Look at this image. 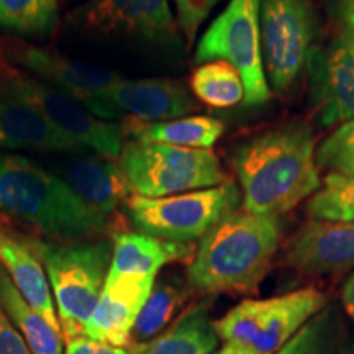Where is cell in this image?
I'll use <instances>...</instances> for the list:
<instances>
[{
    "mask_svg": "<svg viewBox=\"0 0 354 354\" xmlns=\"http://www.w3.org/2000/svg\"><path fill=\"white\" fill-rule=\"evenodd\" d=\"M0 149L74 151L82 148L55 130L24 102L0 91Z\"/></svg>",
    "mask_w": 354,
    "mask_h": 354,
    "instance_id": "cell-20",
    "label": "cell"
},
{
    "mask_svg": "<svg viewBox=\"0 0 354 354\" xmlns=\"http://www.w3.org/2000/svg\"><path fill=\"white\" fill-rule=\"evenodd\" d=\"M240 189L232 179L215 187L166 197L131 196L128 216L140 233L176 243L202 240L218 221L236 210Z\"/></svg>",
    "mask_w": 354,
    "mask_h": 354,
    "instance_id": "cell-7",
    "label": "cell"
},
{
    "mask_svg": "<svg viewBox=\"0 0 354 354\" xmlns=\"http://www.w3.org/2000/svg\"><path fill=\"white\" fill-rule=\"evenodd\" d=\"M284 264L304 276H331L353 269L354 221H307L287 245Z\"/></svg>",
    "mask_w": 354,
    "mask_h": 354,
    "instance_id": "cell-15",
    "label": "cell"
},
{
    "mask_svg": "<svg viewBox=\"0 0 354 354\" xmlns=\"http://www.w3.org/2000/svg\"><path fill=\"white\" fill-rule=\"evenodd\" d=\"M342 302L349 318H351L354 323V272L348 277V281L344 282L342 290Z\"/></svg>",
    "mask_w": 354,
    "mask_h": 354,
    "instance_id": "cell-35",
    "label": "cell"
},
{
    "mask_svg": "<svg viewBox=\"0 0 354 354\" xmlns=\"http://www.w3.org/2000/svg\"><path fill=\"white\" fill-rule=\"evenodd\" d=\"M310 92L325 128L354 118V51L339 38L312 50L307 61Z\"/></svg>",
    "mask_w": 354,
    "mask_h": 354,
    "instance_id": "cell-13",
    "label": "cell"
},
{
    "mask_svg": "<svg viewBox=\"0 0 354 354\" xmlns=\"http://www.w3.org/2000/svg\"><path fill=\"white\" fill-rule=\"evenodd\" d=\"M63 2H64V0H63Z\"/></svg>",
    "mask_w": 354,
    "mask_h": 354,
    "instance_id": "cell-37",
    "label": "cell"
},
{
    "mask_svg": "<svg viewBox=\"0 0 354 354\" xmlns=\"http://www.w3.org/2000/svg\"><path fill=\"white\" fill-rule=\"evenodd\" d=\"M325 304V295L312 287L266 299L263 315L238 354H277Z\"/></svg>",
    "mask_w": 354,
    "mask_h": 354,
    "instance_id": "cell-17",
    "label": "cell"
},
{
    "mask_svg": "<svg viewBox=\"0 0 354 354\" xmlns=\"http://www.w3.org/2000/svg\"><path fill=\"white\" fill-rule=\"evenodd\" d=\"M112 263L109 276H148L156 274L166 264L176 261H192L194 250L190 243H176L149 236L145 233L120 232L112 233Z\"/></svg>",
    "mask_w": 354,
    "mask_h": 354,
    "instance_id": "cell-18",
    "label": "cell"
},
{
    "mask_svg": "<svg viewBox=\"0 0 354 354\" xmlns=\"http://www.w3.org/2000/svg\"><path fill=\"white\" fill-rule=\"evenodd\" d=\"M318 169L326 176L354 179V118L339 125L315 151Z\"/></svg>",
    "mask_w": 354,
    "mask_h": 354,
    "instance_id": "cell-29",
    "label": "cell"
},
{
    "mask_svg": "<svg viewBox=\"0 0 354 354\" xmlns=\"http://www.w3.org/2000/svg\"><path fill=\"white\" fill-rule=\"evenodd\" d=\"M100 120L133 118L140 122H165L198 110V104L174 79H138L115 82L84 105Z\"/></svg>",
    "mask_w": 354,
    "mask_h": 354,
    "instance_id": "cell-12",
    "label": "cell"
},
{
    "mask_svg": "<svg viewBox=\"0 0 354 354\" xmlns=\"http://www.w3.org/2000/svg\"><path fill=\"white\" fill-rule=\"evenodd\" d=\"M325 313L313 317L277 354H322L325 343Z\"/></svg>",
    "mask_w": 354,
    "mask_h": 354,
    "instance_id": "cell-31",
    "label": "cell"
},
{
    "mask_svg": "<svg viewBox=\"0 0 354 354\" xmlns=\"http://www.w3.org/2000/svg\"><path fill=\"white\" fill-rule=\"evenodd\" d=\"M220 2L221 0H174L177 25L187 39L189 46L196 41V35L201 25Z\"/></svg>",
    "mask_w": 354,
    "mask_h": 354,
    "instance_id": "cell-30",
    "label": "cell"
},
{
    "mask_svg": "<svg viewBox=\"0 0 354 354\" xmlns=\"http://www.w3.org/2000/svg\"><path fill=\"white\" fill-rule=\"evenodd\" d=\"M0 59L59 88L82 107L99 92L123 79L117 71L82 63L53 48L13 37H0Z\"/></svg>",
    "mask_w": 354,
    "mask_h": 354,
    "instance_id": "cell-11",
    "label": "cell"
},
{
    "mask_svg": "<svg viewBox=\"0 0 354 354\" xmlns=\"http://www.w3.org/2000/svg\"><path fill=\"white\" fill-rule=\"evenodd\" d=\"M0 91L38 112L79 148L94 149L100 158L120 156L125 145L122 125L100 120L63 91L13 68L3 59H0Z\"/></svg>",
    "mask_w": 354,
    "mask_h": 354,
    "instance_id": "cell-6",
    "label": "cell"
},
{
    "mask_svg": "<svg viewBox=\"0 0 354 354\" xmlns=\"http://www.w3.org/2000/svg\"><path fill=\"white\" fill-rule=\"evenodd\" d=\"M214 322L209 318V305H194L183 313L169 330L159 335L145 354H214L218 348Z\"/></svg>",
    "mask_w": 354,
    "mask_h": 354,
    "instance_id": "cell-23",
    "label": "cell"
},
{
    "mask_svg": "<svg viewBox=\"0 0 354 354\" xmlns=\"http://www.w3.org/2000/svg\"><path fill=\"white\" fill-rule=\"evenodd\" d=\"M122 128L125 138L131 136L135 141L197 149H210L225 131L223 123L205 115H192L165 122H140L127 118Z\"/></svg>",
    "mask_w": 354,
    "mask_h": 354,
    "instance_id": "cell-21",
    "label": "cell"
},
{
    "mask_svg": "<svg viewBox=\"0 0 354 354\" xmlns=\"http://www.w3.org/2000/svg\"><path fill=\"white\" fill-rule=\"evenodd\" d=\"M266 308V300H245L220 320L214 322L218 339L223 342L230 354H238L253 335L261 315Z\"/></svg>",
    "mask_w": 354,
    "mask_h": 354,
    "instance_id": "cell-28",
    "label": "cell"
},
{
    "mask_svg": "<svg viewBox=\"0 0 354 354\" xmlns=\"http://www.w3.org/2000/svg\"><path fill=\"white\" fill-rule=\"evenodd\" d=\"M261 46L269 87L282 94L307 64L317 33L312 0H261Z\"/></svg>",
    "mask_w": 354,
    "mask_h": 354,
    "instance_id": "cell-9",
    "label": "cell"
},
{
    "mask_svg": "<svg viewBox=\"0 0 354 354\" xmlns=\"http://www.w3.org/2000/svg\"><path fill=\"white\" fill-rule=\"evenodd\" d=\"M331 15L336 28V38L354 51V0H335Z\"/></svg>",
    "mask_w": 354,
    "mask_h": 354,
    "instance_id": "cell-33",
    "label": "cell"
},
{
    "mask_svg": "<svg viewBox=\"0 0 354 354\" xmlns=\"http://www.w3.org/2000/svg\"><path fill=\"white\" fill-rule=\"evenodd\" d=\"M261 0H230L197 44L196 61H227L245 84V104L261 105L271 99L264 71L259 25Z\"/></svg>",
    "mask_w": 354,
    "mask_h": 354,
    "instance_id": "cell-8",
    "label": "cell"
},
{
    "mask_svg": "<svg viewBox=\"0 0 354 354\" xmlns=\"http://www.w3.org/2000/svg\"><path fill=\"white\" fill-rule=\"evenodd\" d=\"M146 349L148 346H143V344L115 346V344L79 335L66 339L64 354H145Z\"/></svg>",
    "mask_w": 354,
    "mask_h": 354,
    "instance_id": "cell-32",
    "label": "cell"
},
{
    "mask_svg": "<svg viewBox=\"0 0 354 354\" xmlns=\"http://www.w3.org/2000/svg\"><path fill=\"white\" fill-rule=\"evenodd\" d=\"M187 297V287L174 279H165L154 284L133 326L131 344L149 346L154 338L167 328L176 313L184 307Z\"/></svg>",
    "mask_w": 354,
    "mask_h": 354,
    "instance_id": "cell-25",
    "label": "cell"
},
{
    "mask_svg": "<svg viewBox=\"0 0 354 354\" xmlns=\"http://www.w3.org/2000/svg\"><path fill=\"white\" fill-rule=\"evenodd\" d=\"M59 20V0H0V32L8 37L51 38Z\"/></svg>",
    "mask_w": 354,
    "mask_h": 354,
    "instance_id": "cell-24",
    "label": "cell"
},
{
    "mask_svg": "<svg viewBox=\"0 0 354 354\" xmlns=\"http://www.w3.org/2000/svg\"><path fill=\"white\" fill-rule=\"evenodd\" d=\"M312 128L295 122L245 141L232 165L241 185V210L279 216L322 189Z\"/></svg>",
    "mask_w": 354,
    "mask_h": 354,
    "instance_id": "cell-1",
    "label": "cell"
},
{
    "mask_svg": "<svg viewBox=\"0 0 354 354\" xmlns=\"http://www.w3.org/2000/svg\"><path fill=\"white\" fill-rule=\"evenodd\" d=\"M44 240L0 215V266L17 289L53 328L61 331L41 253ZM63 333V331H61Z\"/></svg>",
    "mask_w": 354,
    "mask_h": 354,
    "instance_id": "cell-14",
    "label": "cell"
},
{
    "mask_svg": "<svg viewBox=\"0 0 354 354\" xmlns=\"http://www.w3.org/2000/svg\"><path fill=\"white\" fill-rule=\"evenodd\" d=\"M0 215L51 243L97 240L112 228V218L84 202L63 177L10 153H0Z\"/></svg>",
    "mask_w": 354,
    "mask_h": 354,
    "instance_id": "cell-2",
    "label": "cell"
},
{
    "mask_svg": "<svg viewBox=\"0 0 354 354\" xmlns=\"http://www.w3.org/2000/svg\"><path fill=\"white\" fill-rule=\"evenodd\" d=\"M190 91L203 104L228 109L245 100V84L236 68L227 61L215 59L194 69Z\"/></svg>",
    "mask_w": 354,
    "mask_h": 354,
    "instance_id": "cell-26",
    "label": "cell"
},
{
    "mask_svg": "<svg viewBox=\"0 0 354 354\" xmlns=\"http://www.w3.org/2000/svg\"><path fill=\"white\" fill-rule=\"evenodd\" d=\"M148 276H107L99 302L84 328V336L115 346L131 344V331L154 287Z\"/></svg>",
    "mask_w": 354,
    "mask_h": 354,
    "instance_id": "cell-16",
    "label": "cell"
},
{
    "mask_svg": "<svg viewBox=\"0 0 354 354\" xmlns=\"http://www.w3.org/2000/svg\"><path fill=\"white\" fill-rule=\"evenodd\" d=\"M0 354H33L0 305Z\"/></svg>",
    "mask_w": 354,
    "mask_h": 354,
    "instance_id": "cell-34",
    "label": "cell"
},
{
    "mask_svg": "<svg viewBox=\"0 0 354 354\" xmlns=\"http://www.w3.org/2000/svg\"><path fill=\"white\" fill-rule=\"evenodd\" d=\"M307 210L315 220L354 221V179L326 176L325 185L313 194Z\"/></svg>",
    "mask_w": 354,
    "mask_h": 354,
    "instance_id": "cell-27",
    "label": "cell"
},
{
    "mask_svg": "<svg viewBox=\"0 0 354 354\" xmlns=\"http://www.w3.org/2000/svg\"><path fill=\"white\" fill-rule=\"evenodd\" d=\"M133 196L166 197L209 189L230 180L212 149L128 141L118 156Z\"/></svg>",
    "mask_w": 354,
    "mask_h": 354,
    "instance_id": "cell-5",
    "label": "cell"
},
{
    "mask_svg": "<svg viewBox=\"0 0 354 354\" xmlns=\"http://www.w3.org/2000/svg\"><path fill=\"white\" fill-rule=\"evenodd\" d=\"M63 179L84 202L110 218L133 196L127 176L115 159H77L63 171Z\"/></svg>",
    "mask_w": 354,
    "mask_h": 354,
    "instance_id": "cell-19",
    "label": "cell"
},
{
    "mask_svg": "<svg viewBox=\"0 0 354 354\" xmlns=\"http://www.w3.org/2000/svg\"><path fill=\"white\" fill-rule=\"evenodd\" d=\"M112 251V240L104 238L44 241L41 259L64 339L84 333L107 281Z\"/></svg>",
    "mask_w": 354,
    "mask_h": 354,
    "instance_id": "cell-4",
    "label": "cell"
},
{
    "mask_svg": "<svg viewBox=\"0 0 354 354\" xmlns=\"http://www.w3.org/2000/svg\"><path fill=\"white\" fill-rule=\"evenodd\" d=\"M281 243L277 216L234 210L198 241L187 282L201 294H253Z\"/></svg>",
    "mask_w": 354,
    "mask_h": 354,
    "instance_id": "cell-3",
    "label": "cell"
},
{
    "mask_svg": "<svg viewBox=\"0 0 354 354\" xmlns=\"http://www.w3.org/2000/svg\"><path fill=\"white\" fill-rule=\"evenodd\" d=\"M68 25L84 37L149 43L174 41L179 32L169 0H87L69 13Z\"/></svg>",
    "mask_w": 354,
    "mask_h": 354,
    "instance_id": "cell-10",
    "label": "cell"
},
{
    "mask_svg": "<svg viewBox=\"0 0 354 354\" xmlns=\"http://www.w3.org/2000/svg\"><path fill=\"white\" fill-rule=\"evenodd\" d=\"M0 305L33 354H64L61 331L53 328L28 304L0 266Z\"/></svg>",
    "mask_w": 354,
    "mask_h": 354,
    "instance_id": "cell-22",
    "label": "cell"
},
{
    "mask_svg": "<svg viewBox=\"0 0 354 354\" xmlns=\"http://www.w3.org/2000/svg\"><path fill=\"white\" fill-rule=\"evenodd\" d=\"M214 354H230V351H228L227 348H223V346H221V348L218 349V351H215Z\"/></svg>",
    "mask_w": 354,
    "mask_h": 354,
    "instance_id": "cell-36",
    "label": "cell"
}]
</instances>
